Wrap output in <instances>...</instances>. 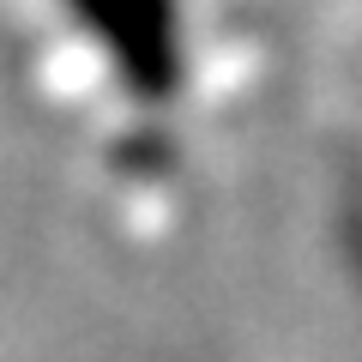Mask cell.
<instances>
[{"label": "cell", "instance_id": "6da1fadb", "mask_svg": "<svg viewBox=\"0 0 362 362\" xmlns=\"http://www.w3.org/2000/svg\"><path fill=\"white\" fill-rule=\"evenodd\" d=\"M78 13L115 42V54H127V66L139 78H163L175 61V13L169 0H78Z\"/></svg>", "mask_w": 362, "mask_h": 362}]
</instances>
